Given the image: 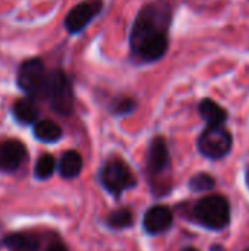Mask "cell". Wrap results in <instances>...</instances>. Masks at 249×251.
Segmentation results:
<instances>
[{
	"mask_svg": "<svg viewBox=\"0 0 249 251\" xmlns=\"http://www.w3.org/2000/svg\"><path fill=\"white\" fill-rule=\"evenodd\" d=\"M170 24V7L164 1H156L145 6L132 28L131 46L134 53L145 60L160 59L169 46L167 29Z\"/></svg>",
	"mask_w": 249,
	"mask_h": 251,
	"instance_id": "obj_1",
	"label": "cell"
},
{
	"mask_svg": "<svg viewBox=\"0 0 249 251\" xmlns=\"http://www.w3.org/2000/svg\"><path fill=\"white\" fill-rule=\"evenodd\" d=\"M194 219L211 231H223L230 224V204L223 196H207L194 207Z\"/></svg>",
	"mask_w": 249,
	"mask_h": 251,
	"instance_id": "obj_2",
	"label": "cell"
},
{
	"mask_svg": "<svg viewBox=\"0 0 249 251\" xmlns=\"http://www.w3.org/2000/svg\"><path fill=\"white\" fill-rule=\"evenodd\" d=\"M233 138L232 134L223 126H208L203 131V134L198 138V150L203 156L219 160L226 157L232 150Z\"/></svg>",
	"mask_w": 249,
	"mask_h": 251,
	"instance_id": "obj_3",
	"label": "cell"
},
{
	"mask_svg": "<svg viewBox=\"0 0 249 251\" xmlns=\"http://www.w3.org/2000/svg\"><path fill=\"white\" fill-rule=\"evenodd\" d=\"M45 94L51 107L60 115H69L73 107V94L68 76L62 71H54L47 78Z\"/></svg>",
	"mask_w": 249,
	"mask_h": 251,
	"instance_id": "obj_4",
	"label": "cell"
},
{
	"mask_svg": "<svg viewBox=\"0 0 249 251\" xmlns=\"http://www.w3.org/2000/svg\"><path fill=\"white\" fill-rule=\"evenodd\" d=\"M47 72L44 63L40 59H29L23 62L18 72L19 87L31 97L45 94L47 87Z\"/></svg>",
	"mask_w": 249,
	"mask_h": 251,
	"instance_id": "obj_5",
	"label": "cell"
},
{
	"mask_svg": "<svg viewBox=\"0 0 249 251\" xmlns=\"http://www.w3.org/2000/svg\"><path fill=\"white\" fill-rule=\"evenodd\" d=\"M103 185L113 194H122L135 184L134 175L122 160L109 162L101 172Z\"/></svg>",
	"mask_w": 249,
	"mask_h": 251,
	"instance_id": "obj_6",
	"label": "cell"
},
{
	"mask_svg": "<svg viewBox=\"0 0 249 251\" xmlns=\"http://www.w3.org/2000/svg\"><path fill=\"white\" fill-rule=\"evenodd\" d=\"M100 6H101L100 0H91V1L79 3L75 7H72V10L68 13L65 19L66 29L70 34H76L82 31L88 25V22L98 13Z\"/></svg>",
	"mask_w": 249,
	"mask_h": 251,
	"instance_id": "obj_7",
	"label": "cell"
},
{
	"mask_svg": "<svg viewBox=\"0 0 249 251\" xmlns=\"http://www.w3.org/2000/svg\"><path fill=\"white\" fill-rule=\"evenodd\" d=\"M173 224V213L166 206H154L144 216V229L151 235L166 232Z\"/></svg>",
	"mask_w": 249,
	"mask_h": 251,
	"instance_id": "obj_8",
	"label": "cell"
},
{
	"mask_svg": "<svg viewBox=\"0 0 249 251\" xmlns=\"http://www.w3.org/2000/svg\"><path fill=\"white\" fill-rule=\"evenodd\" d=\"M25 147L18 140H9L0 144V169L6 172L16 171L25 159Z\"/></svg>",
	"mask_w": 249,
	"mask_h": 251,
	"instance_id": "obj_9",
	"label": "cell"
},
{
	"mask_svg": "<svg viewBox=\"0 0 249 251\" xmlns=\"http://www.w3.org/2000/svg\"><path fill=\"white\" fill-rule=\"evenodd\" d=\"M170 163V156H169V149L166 141L161 137H157L150 147L148 151V171L154 175L163 174L167 171Z\"/></svg>",
	"mask_w": 249,
	"mask_h": 251,
	"instance_id": "obj_10",
	"label": "cell"
},
{
	"mask_svg": "<svg viewBox=\"0 0 249 251\" xmlns=\"http://www.w3.org/2000/svg\"><path fill=\"white\" fill-rule=\"evenodd\" d=\"M198 110L201 118L207 122L208 126L225 125V122L227 121V112L211 99H204L200 103Z\"/></svg>",
	"mask_w": 249,
	"mask_h": 251,
	"instance_id": "obj_11",
	"label": "cell"
},
{
	"mask_svg": "<svg viewBox=\"0 0 249 251\" xmlns=\"http://www.w3.org/2000/svg\"><path fill=\"white\" fill-rule=\"evenodd\" d=\"M4 246L9 251H37L38 250V238L31 234H10L4 238Z\"/></svg>",
	"mask_w": 249,
	"mask_h": 251,
	"instance_id": "obj_12",
	"label": "cell"
},
{
	"mask_svg": "<svg viewBox=\"0 0 249 251\" xmlns=\"http://www.w3.org/2000/svg\"><path fill=\"white\" fill-rule=\"evenodd\" d=\"M82 169V157L79 153L76 151H66L62 159H60V163H59V171H60V175L66 179H70V178H75L79 175Z\"/></svg>",
	"mask_w": 249,
	"mask_h": 251,
	"instance_id": "obj_13",
	"label": "cell"
},
{
	"mask_svg": "<svg viewBox=\"0 0 249 251\" xmlns=\"http://www.w3.org/2000/svg\"><path fill=\"white\" fill-rule=\"evenodd\" d=\"M34 135L43 143H54L62 137V129L53 121H41L35 125Z\"/></svg>",
	"mask_w": 249,
	"mask_h": 251,
	"instance_id": "obj_14",
	"label": "cell"
},
{
	"mask_svg": "<svg viewBox=\"0 0 249 251\" xmlns=\"http://www.w3.org/2000/svg\"><path fill=\"white\" fill-rule=\"evenodd\" d=\"M13 115L21 124H32L37 119V107L28 99H21L13 106Z\"/></svg>",
	"mask_w": 249,
	"mask_h": 251,
	"instance_id": "obj_15",
	"label": "cell"
},
{
	"mask_svg": "<svg viewBox=\"0 0 249 251\" xmlns=\"http://www.w3.org/2000/svg\"><path fill=\"white\" fill-rule=\"evenodd\" d=\"M216 185V181L211 175L208 174H197L195 176L191 178L189 181V188L194 191V193H207V191H211Z\"/></svg>",
	"mask_w": 249,
	"mask_h": 251,
	"instance_id": "obj_16",
	"label": "cell"
},
{
	"mask_svg": "<svg viewBox=\"0 0 249 251\" xmlns=\"http://www.w3.org/2000/svg\"><path fill=\"white\" fill-rule=\"evenodd\" d=\"M56 169V160L51 154H43L35 165V176L38 179H47Z\"/></svg>",
	"mask_w": 249,
	"mask_h": 251,
	"instance_id": "obj_17",
	"label": "cell"
},
{
	"mask_svg": "<svg viewBox=\"0 0 249 251\" xmlns=\"http://www.w3.org/2000/svg\"><path fill=\"white\" fill-rule=\"evenodd\" d=\"M132 222H134L132 213L129 210H126V209H119V210L113 212L107 219V224L112 228H116V229L128 228L129 225H132Z\"/></svg>",
	"mask_w": 249,
	"mask_h": 251,
	"instance_id": "obj_18",
	"label": "cell"
},
{
	"mask_svg": "<svg viewBox=\"0 0 249 251\" xmlns=\"http://www.w3.org/2000/svg\"><path fill=\"white\" fill-rule=\"evenodd\" d=\"M134 109V101L131 99H122L114 104V112L122 115V113H128Z\"/></svg>",
	"mask_w": 249,
	"mask_h": 251,
	"instance_id": "obj_19",
	"label": "cell"
},
{
	"mask_svg": "<svg viewBox=\"0 0 249 251\" xmlns=\"http://www.w3.org/2000/svg\"><path fill=\"white\" fill-rule=\"evenodd\" d=\"M47 251H68V249L63 246V244H60V243H54V244H51Z\"/></svg>",
	"mask_w": 249,
	"mask_h": 251,
	"instance_id": "obj_20",
	"label": "cell"
},
{
	"mask_svg": "<svg viewBox=\"0 0 249 251\" xmlns=\"http://www.w3.org/2000/svg\"><path fill=\"white\" fill-rule=\"evenodd\" d=\"M245 182H247V187L249 188V169L247 171V174H245Z\"/></svg>",
	"mask_w": 249,
	"mask_h": 251,
	"instance_id": "obj_21",
	"label": "cell"
},
{
	"mask_svg": "<svg viewBox=\"0 0 249 251\" xmlns=\"http://www.w3.org/2000/svg\"><path fill=\"white\" fill-rule=\"evenodd\" d=\"M182 251H200V250H197V249H192V247H188V249H183Z\"/></svg>",
	"mask_w": 249,
	"mask_h": 251,
	"instance_id": "obj_22",
	"label": "cell"
},
{
	"mask_svg": "<svg viewBox=\"0 0 249 251\" xmlns=\"http://www.w3.org/2000/svg\"><path fill=\"white\" fill-rule=\"evenodd\" d=\"M247 251H249V250H247Z\"/></svg>",
	"mask_w": 249,
	"mask_h": 251,
	"instance_id": "obj_23",
	"label": "cell"
}]
</instances>
